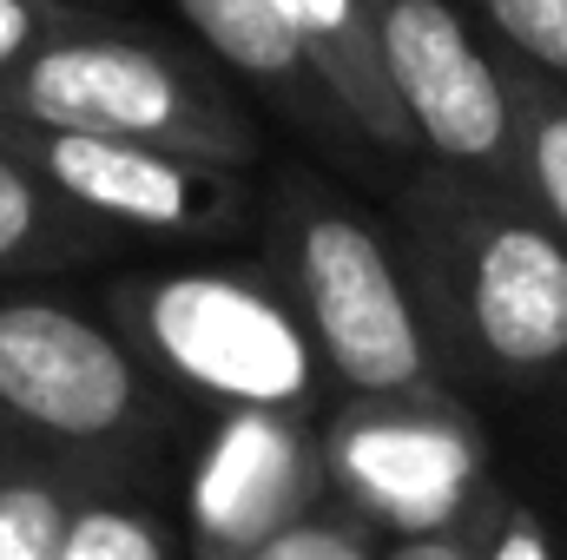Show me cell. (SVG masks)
Wrapping results in <instances>:
<instances>
[{
  "label": "cell",
  "mask_w": 567,
  "mask_h": 560,
  "mask_svg": "<svg viewBox=\"0 0 567 560\" xmlns=\"http://www.w3.org/2000/svg\"><path fill=\"white\" fill-rule=\"evenodd\" d=\"M502 501H508V488L482 508V515H468L462 528H449V535H423V541H390L383 560H482L488 548V528H495V515H502Z\"/></svg>",
  "instance_id": "cell-20"
},
{
  "label": "cell",
  "mask_w": 567,
  "mask_h": 560,
  "mask_svg": "<svg viewBox=\"0 0 567 560\" xmlns=\"http://www.w3.org/2000/svg\"><path fill=\"white\" fill-rule=\"evenodd\" d=\"M502 66L515 93V191L567 238V93L508 53Z\"/></svg>",
  "instance_id": "cell-14"
},
{
  "label": "cell",
  "mask_w": 567,
  "mask_h": 560,
  "mask_svg": "<svg viewBox=\"0 0 567 560\" xmlns=\"http://www.w3.org/2000/svg\"><path fill=\"white\" fill-rule=\"evenodd\" d=\"M370 20L383 80L416 133V158L515 191V93L482 20H468L462 0H370Z\"/></svg>",
  "instance_id": "cell-8"
},
{
  "label": "cell",
  "mask_w": 567,
  "mask_h": 560,
  "mask_svg": "<svg viewBox=\"0 0 567 560\" xmlns=\"http://www.w3.org/2000/svg\"><path fill=\"white\" fill-rule=\"evenodd\" d=\"M192 46L231 73L265 113H278L284 126H297L310 145L337 152V158H363L370 139L357 133V120L343 113V100L330 93L323 66L310 60V46L290 33L271 0H172Z\"/></svg>",
  "instance_id": "cell-10"
},
{
  "label": "cell",
  "mask_w": 567,
  "mask_h": 560,
  "mask_svg": "<svg viewBox=\"0 0 567 560\" xmlns=\"http://www.w3.org/2000/svg\"><path fill=\"white\" fill-rule=\"evenodd\" d=\"M390 238L449 383L548 390L567 376V238L515 191L416 165Z\"/></svg>",
  "instance_id": "cell-1"
},
{
  "label": "cell",
  "mask_w": 567,
  "mask_h": 560,
  "mask_svg": "<svg viewBox=\"0 0 567 560\" xmlns=\"http://www.w3.org/2000/svg\"><path fill=\"white\" fill-rule=\"evenodd\" d=\"M383 548L390 541L330 495L317 515H303L297 528H284L278 541H265L258 554H245V560H383Z\"/></svg>",
  "instance_id": "cell-17"
},
{
  "label": "cell",
  "mask_w": 567,
  "mask_h": 560,
  "mask_svg": "<svg viewBox=\"0 0 567 560\" xmlns=\"http://www.w3.org/2000/svg\"><path fill=\"white\" fill-rule=\"evenodd\" d=\"M0 113L60 133L185 152L231 172H251L265 152L251 106L205 66V53H185L120 13H106L93 33L33 53L13 80H0Z\"/></svg>",
  "instance_id": "cell-5"
},
{
  "label": "cell",
  "mask_w": 567,
  "mask_h": 560,
  "mask_svg": "<svg viewBox=\"0 0 567 560\" xmlns=\"http://www.w3.org/2000/svg\"><path fill=\"white\" fill-rule=\"evenodd\" d=\"M482 560H561V535H555V521L542 508H528L522 495H508L502 515H495V528H488Z\"/></svg>",
  "instance_id": "cell-19"
},
{
  "label": "cell",
  "mask_w": 567,
  "mask_h": 560,
  "mask_svg": "<svg viewBox=\"0 0 567 560\" xmlns=\"http://www.w3.org/2000/svg\"><path fill=\"white\" fill-rule=\"evenodd\" d=\"M0 145L40 172L80 218L106 238H158V245H231L265 225L251 172L205 165L185 152H158L100 133H60L0 113Z\"/></svg>",
  "instance_id": "cell-7"
},
{
  "label": "cell",
  "mask_w": 567,
  "mask_h": 560,
  "mask_svg": "<svg viewBox=\"0 0 567 560\" xmlns=\"http://www.w3.org/2000/svg\"><path fill=\"white\" fill-rule=\"evenodd\" d=\"M265 271L303 317L337 396L455 390L429 343L396 238L330 178L284 165L265 191Z\"/></svg>",
  "instance_id": "cell-2"
},
{
  "label": "cell",
  "mask_w": 567,
  "mask_h": 560,
  "mask_svg": "<svg viewBox=\"0 0 567 560\" xmlns=\"http://www.w3.org/2000/svg\"><path fill=\"white\" fill-rule=\"evenodd\" d=\"M66 560H185L178 528L120 475H86L73 495Z\"/></svg>",
  "instance_id": "cell-15"
},
{
  "label": "cell",
  "mask_w": 567,
  "mask_h": 560,
  "mask_svg": "<svg viewBox=\"0 0 567 560\" xmlns=\"http://www.w3.org/2000/svg\"><path fill=\"white\" fill-rule=\"evenodd\" d=\"M323 468L330 495L383 541L449 535L502 495L488 435L462 390L337 396L323 416Z\"/></svg>",
  "instance_id": "cell-6"
},
{
  "label": "cell",
  "mask_w": 567,
  "mask_h": 560,
  "mask_svg": "<svg viewBox=\"0 0 567 560\" xmlns=\"http://www.w3.org/2000/svg\"><path fill=\"white\" fill-rule=\"evenodd\" d=\"M80 468L0 442V560H66Z\"/></svg>",
  "instance_id": "cell-13"
},
{
  "label": "cell",
  "mask_w": 567,
  "mask_h": 560,
  "mask_svg": "<svg viewBox=\"0 0 567 560\" xmlns=\"http://www.w3.org/2000/svg\"><path fill=\"white\" fill-rule=\"evenodd\" d=\"M330 501L323 422L225 409L205 416L178 488L185 560H245Z\"/></svg>",
  "instance_id": "cell-9"
},
{
  "label": "cell",
  "mask_w": 567,
  "mask_h": 560,
  "mask_svg": "<svg viewBox=\"0 0 567 560\" xmlns=\"http://www.w3.org/2000/svg\"><path fill=\"white\" fill-rule=\"evenodd\" d=\"M106 13L100 7H60V0H0V80H13L33 53L93 33Z\"/></svg>",
  "instance_id": "cell-18"
},
{
  "label": "cell",
  "mask_w": 567,
  "mask_h": 560,
  "mask_svg": "<svg viewBox=\"0 0 567 560\" xmlns=\"http://www.w3.org/2000/svg\"><path fill=\"white\" fill-rule=\"evenodd\" d=\"M60 7H100V13H106V7H113V0H60Z\"/></svg>",
  "instance_id": "cell-21"
},
{
  "label": "cell",
  "mask_w": 567,
  "mask_h": 560,
  "mask_svg": "<svg viewBox=\"0 0 567 560\" xmlns=\"http://www.w3.org/2000/svg\"><path fill=\"white\" fill-rule=\"evenodd\" d=\"M100 251H113V238L0 145V283L73 271Z\"/></svg>",
  "instance_id": "cell-12"
},
{
  "label": "cell",
  "mask_w": 567,
  "mask_h": 560,
  "mask_svg": "<svg viewBox=\"0 0 567 560\" xmlns=\"http://www.w3.org/2000/svg\"><path fill=\"white\" fill-rule=\"evenodd\" d=\"M482 33L567 93V0H468Z\"/></svg>",
  "instance_id": "cell-16"
},
{
  "label": "cell",
  "mask_w": 567,
  "mask_h": 560,
  "mask_svg": "<svg viewBox=\"0 0 567 560\" xmlns=\"http://www.w3.org/2000/svg\"><path fill=\"white\" fill-rule=\"evenodd\" d=\"M178 422V396L126 350L106 310L0 283V442L80 475H133Z\"/></svg>",
  "instance_id": "cell-4"
},
{
  "label": "cell",
  "mask_w": 567,
  "mask_h": 560,
  "mask_svg": "<svg viewBox=\"0 0 567 560\" xmlns=\"http://www.w3.org/2000/svg\"><path fill=\"white\" fill-rule=\"evenodd\" d=\"M106 323L126 350L205 416L265 409L323 422L337 383L265 265H165L106 283Z\"/></svg>",
  "instance_id": "cell-3"
},
{
  "label": "cell",
  "mask_w": 567,
  "mask_h": 560,
  "mask_svg": "<svg viewBox=\"0 0 567 560\" xmlns=\"http://www.w3.org/2000/svg\"><path fill=\"white\" fill-rule=\"evenodd\" d=\"M290 33L310 46V60L323 66L330 93L343 100V113L357 120V133L370 139V152H390V158H416V133L383 80V60H377V20H370V0H271Z\"/></svg>",
  "instance_id": "cell-11"
}]
</instances>
